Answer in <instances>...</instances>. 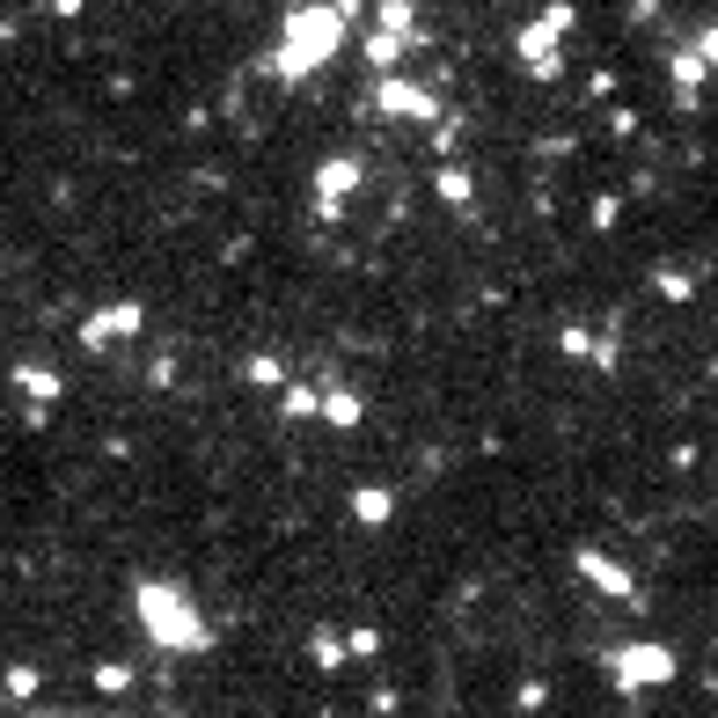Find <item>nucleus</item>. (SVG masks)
<instances>
[{"mask_svg": "<svg viewBox=\"0 0 718 718\" xmlns=\"http://www.w3.org/2000/svg\"><path fill=\"white\" fill-rule=\"evenodd\" d=\"M382 110L388 118H433V96L411 81H382Z\"/></svg>", "mask_w": 718, "mask_h": 718, "instance_id": "nucleus-9", "label": "nucleus"}, {"mask_svg": "<svg viewBox=\"0 0 718 718\" xmlns=\"http://www.w3.org/2000/svg\"><path fill=\"white\" fill-rule=\"evenodd\" d=\"M161 718H184V711H161Z\"/></svg>", "mask_w": 718, "mask_h": 718, "instance_id": "nucleus-24", "label": "nucleus"}, {"mask_svg": "<svg viewBox=\"0 0 718 718\" xmlns=\"http://www.w3.org/2000/svg\"><path fill=\"white\" fill-rule=\"evenodd\" d=\"M96 718H125V711H96Z\"/></svg>", "mask_w": 718, "mask_h": 718, "instance_id": "nucleus-23", "label": "nucleus"}, {"mask_svg": "<svg viewBox=\"0 0 718 718\" xmlns=\"http://www.w3.org/2000/svg\"><path fill=\"white\" fill-rule=\"evenodd\" d=\"M96 689H104V697H125V689H132V667L125 660H96Z\"/></svg>", "mask_w": 718, "mask_h": 718, "instance_id": "nucleus-16", "label": "nucleus"}, {"mask_svg": "<svg viewBox=\"0 0 718 718\" xmlns=\"http://www.w3.org/2000/svg\"><path fill=\"white\" fill-rule=\"evenodd\" d=\"M513 704H521V711H543V704H550V682H521V689H513Z\"/></svg>", "mask_w": 718, "mask_h": 718, "instance_id": "nucleus-20", "label": "nucleus"}, {"mask_svg": "<svg viewBox=\"0 0 718 718\" xmlns=\"http://www.w3.org/2000/svg\"><path fill=\"white\" fill-rule=\"evenodd\" d=\"M374 652H382V631H374V623L345 631V660H374Z\"/></svg>", "mask_w": 718, "mask_h": 718, "instance_id": "nucleus-17", "label": "nucleus"}, {"mask_svg": "<svg viewBox=\"0 0 718 718\" xmlns=\"http://www.w3.org/2000/svg\"><path fill=\"white\" fill-rule=\"evenodd\" d=\"M616 360H623V331L609 323V331H594V352H587V367H601V374H609Z\"/></svg>", "mask_w": 718, "mask_h": 718, "instance_id": "nucleus-15", "label": "nucleus"}, {"mask_svg": "<svg viewBox=\"0 0 718 718\" xmlns=\"http://www.w3.org/2000/svg\"><path fill=\"white\" fill-rule=\"evenodd\" d=\"M16 396H22V419L45 425L52 403L67 396V382H59V367H45V360H16Z\"/></svg>", "mask_w": 718, "mask_h": 718, "instance_id": "nucleus-6", "label": "nucleus"}, {"mask_svg": "<svg viewBox=\"0 0 718 718\" xmlns=\"http://www.w3.org/2000/svg\"><path fill=\"white\" fill-rule=\"evenodd\" d=\"M433 184H440V198H447V206H470V176H462V169H440Z\"/></svg>", "mask_w": 718, "mask_h": 718, "instance_id": "nucleus-19", "label": "nucleus"}, {"mask_svg": "<svg viewBox=\"0 0 718 718\" xmlns=\"http://www.w3.org/2000/svg\"><path fill=\"white\" fill-rule=\"evenodd\" d=\"M140 331H147V301L125 294V301H110V308H88L81 316V352H110V345H125V337H140Z\"/></svg>", "mask_w": 718, "mask_h": 718, "instance_id": "nucleus-4", "label": "nucleus"}, {"mask_svg": "<svg viewBox=\"0 0 718 718\" xmlns=\"http://www.w3.org/2000/svg\"><path fill=\"white\" fill-rule=\"evenodd\" d=\"M279 419H316V382H294V374H286L279 382Z\"/></svg>", "mask_w": 718, "mask_h": 718, "instance_id": "nucleus-13", "label": "nucleus"}, {"mask_svg": "<svg viewBox=\"0 0 718 718\" xmlns=\"http://www.w3.org/2000/svg\"><path fill=\"white\" fill-rule=\"evenodd\" d=\"M652 294H660V301H675V308H682V301L697 294V272H689V264H660V272H652Z\"/></svg>", "mask_w": 718, "mask_h": 718, "instance_id": "nucleus-12", "label": "nucleus"}, {"mask_svg": "<svg viewBox=\"0 0 718 718\" xmlns=\"http://www.w3.org/2000/svg\"><path fill=\"white\" fill-rule=\"evenodd\" d=\"M572 572L587 579L594 594H609V601H638L631 564H623V558H609V550H594V543H579V550H572Z\"/></svg>", "mask_w": 718, "mask_h": 718, "instance_id": "nucleus-5", "label": "nucleus"}, {"mask_svg": "<svg viewBox=\"0 0 718 718\" xmlns=\"http://www.w3.org/2000/svg\"><path fill=\"white\" fill-rule=\"evenodd\" d=\"M0 697H8V704H37V697H45V667H37V660H16L8 675H0Z\"/></svg>", "mask_w": 718, "mask_h": 718, "instance_id": "nucleus-10", "label": "nucleus"}, {"mask_svg": "<svg viewBox=\"0 0 718 718\" xmlns=\"http://www.w3.org/2000/svg\"><path fill=\"white\" fill-rule=\"evenodd\" d=\"M30 718H81V711H45V704H30Z\"/></svg>", "mask_w": 718, "mask_h": 718, "instance_id": "nucleus-22", "label": "nucleus"}, {"mask_svg": "<svg viewBox=\"0 0 718 718\" xmlns=\"http://www.w3.org/2000/svg\"><path fill=\"white\" fill-rule=\"evenodd\" d=\"M308 667L337 675V667H345V631H331V623H323V631H308Z\"/></svg>", "mask_w": 718, "mask_h": 718, "instance_id": "nucleus-11", "label": "nucleus"}, {"mask_svg": "<svg viewBox=\"0 0 718 718\" xmlns=\"http://www.w3.org/2000/svg\"><path fill=\"white\" fill-rule=\"evenodd\" d=\"M558 352L587 360V352H594V331H587V323H564V331H558Z\"/></svg>", "mask_w": 718, "mask_h": 718, "instance_id": "nucleus-18", "label": "nucleus"}, {"mask_svg": "<svg viewBox=\"0 0 718 718\" xmlns=\"http://www.w3.org/2000/svg\"><path fill=\"white\" fill-rule=\"evenodd\" d=\"M243 382L279 388V382H286V352H249V360H243Z\"/></svg>", "mask_w": 718, "mask_h": 718, "instance_id": "nucleus-14", "label": "nucleus"}, {"mask_svg": "<svg viewBox=\"0 0 718 718\" xmlns=\"http://www.w3.org/2000/svg\"><path fill=\"white\" fill-rule=\"evenodd\" d=\"M132 616H140V631H147L155 652H176V660L213 652V623L198 616V601H191L184 579H161V572L132 579Z\"/></svg>", "mask_w": 718, "mask_h": 718, "instance_id": "nucleus-1", "label": "nucleus"}, {"mask_svg": "<svg viewBox=\"0 0 718 718\" xmlns=\"http://www.w3.org/2000/svg\"><path fill=\"white\" fill-rule=\"evenodd\" d=\"M367 59H374V67H396V30H388V37H374V45H367Z\"/></svg>", "mask_w": 718, "mask_h": 718, "instance_id": "nucleus-21", "label": "nucleus"}, {"mask_svg": "<svg viewBox=\"0 0 718 718\" xmlns=\"http://www.w3.org/2000/svg\"><path fill=\"white\" fill-rule=\"evenodd\" d=\"M682 675V652L660 646V638H638V646H616L609 652V682L623 689V697H646V689H667Z\"/></svg>", "mask_w": 718, "mask_h": 718, "instance_id": "nucleus-3", "label": "nucleus"}, {"mask_svg": "<svg viewBox=\"0 0 718 718\" xmlns=\"http://www.w3.org/2000/svg\"><path fill=\"white\" fill-rule=\"evenodd\" d=\"M345 506H352V521H360V528H396V491H388V484H352Z\"/></svg>", "mask_w": 718, "mask_h": 718, "instance_id": "nucleus-8", "label": "nucleus"}, {"mask_svg": "<svg viewBox=\"0 0 718 718\" xmlns=\"http://www.w3.org/2000/svg\"><path fill=\"white\" fill-rule=\"evenodd\" d=\"M316 419L331 425V433H360V425H367V396L345 388V382H323L316 388Z\"/></svg>", "mask_w": 718, "mask_h": 718, "instance_id": "nucleus-7", "label": "nucleus"}, {"mask_svg": "<svg viewBox=\"0 0 718 718\" xmlns=\"http://www.w3.org/2000/svg\"><path fill=\"white\" fill-rule=\"evenodd\" d=\"M345 16H352V0H337V8H301V16L286 22V45H279V59H272V73H279V81H308V73L337 52Z\"/></svg>", "mask_w": 718, "mask_h": 718, "instance_id": "nucleus-2", "label": "nucleus"}]
</instances>
